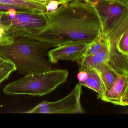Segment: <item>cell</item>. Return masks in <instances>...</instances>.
<instances>
[{
    "mask_svg": "<svg viewBox=\"0 0 128 128\" xmlns=\"http://www.w3.org/2000/svg\"><path fill=\"white\" fill-rule=\"evenodd\" d=\"M42 14L46 26L28 37L52 47L77 42L89 44L102 34V23L95 6L82 1L62 4L54 11Z\"/></svg>",
    "mask_w": 128,
    "mask_h": 128,
    "instance_id": "6da1fadb",
    "label": "cell"
},
{
    "mask_svg": "<svg viewBox=\"0 0 128 128\" xmlns=\"http://www.w3.org/2000/svg\"><path fill=\"white\" fill-rule=\"evenodd\" d=\"M52 47L48 42L22 36L15 38L11 44L0 46V56L12 62L21 74L42 73L52 69L45 57Z\"/></svg>",
    "mask_w": 128,
    "mask_h": 128,
    "instance_id": "7a4b0ae2",
    "label": "cell"
},
{
    "mask_svg": "<svg viewBox=\"0 0 128 128\" xmlns=\"http://www.w3.org/2000/svg\"><path fill=\"white\" fill-rule=\"evenodd\" d=\"M66 70H52L42 73L31 74L8 84L3 89L10 95H27L42 96L51 92L67 80Z\"/></svg>",
    "mask_w": 128,
    "mask_h": 128,
    "instance_id": "3957f363",
    "label": "cell"
},
{
    "mask_svg": "<svg viewBox=\"0 0 128 128\" xmlns=\"http://www.w3.org/2000/svg\"><path fill=\"white\" fill-rule=\"evenodd\" d=\"M47 21L42 13L18 11L12 9L0 20L4 35L14 38L33 35L45 28Z\"/></svg>",
    "mask_w": 128,
    "mask_h": 128,
    "instance_id": "277c9868",
    "label": "cell"
},
{
    "mask_svg": "<svg viewBox=\"0 0 128 128\" xmlns=\"http://www.w3.org/2000/svg\"><path fill=\"white\" fill-rule=\"evenodd\" d=\"M82 85L77 84L72 91L66 97L58 101L49 102L44 100L34 108L24 112L27 114H83L81 104Z\"/></svg>",
    "mask_w": 128,
    "mask_h": 128,
    "instance_id": "5b68a950",
    "label": "cell"
},
{
    "mask_svg": "<svg viewBox=\"0 0 128 128\" xmlns=\"http://www.w3.org/2000/svg\"><path fill=\"white\" fill-rule=\"evenodd\" d=\"M102 25L101 36L104 38L128 16V7L107 1L95 6Z\"/></svg>",
    "mask_w": 128,
    "mask_h": 128,
    "instance_id": "8992f818",
    "label": "cell"
},
{
    "mask_svg": "<svg viewBox=\"0 0 128 128\" xmlns=\"http://www.w3.org/2000/svg\"><path fill=\"white\" fill-rule=\"evenodd\" d=\"M88 44L84 42H77L56 47L48 52V60L56 64L60 60L77 62L82 58Z\"/></svg>",
    "mask_w": 128,
    "mask_h": 128,
    "instance_id": "52a82bcc",
    "label": "cell"
},
{
    "mask_svg": "<svg viewBox=\"0 0 128 128\" xmlns=\"http://www.w3.org/2000/svg\"><path fill=\"white\" fill-rule=\"evenodd\" d=\"M128 74L118 76L114 84L105 90L100 98L106 102L115 105L126 106L128 105Z\"/></svg>",
    "mask_w": 128,
    "mask_h": 128,
    "instance_id": "ba28073f",
    "label": "cell"
},
{
    "mask_svg": "<svg viewBox=\"0 0 128 128\" xmlns=\"http://www.w3.org/2000/svg\"><path fill=\"white\" fill-rule=\"evenodd\" d=\"M109 53V48L106 42L98 52L92 55L83 56L77 61L79 71L95 68L102 64L107 62Z\"/></svg>",
    "mask_w": 128,
    "mask_h": 128,
    "instance_id": "9c48e42d",
    "label": "cell"
},
{
    "mask_svg": "<svg viewBox=\"0 0 128 128\" xmlns=\"http://www.w3.org/2000/svg\"><path fill=\"white\" fill-rule=\"evenodd\" d=\"M0 3L12 6L18 11L41 13L47 10L46 4L32 0H0Z\"/></svg>",
    "mask_w": 128,
    "mask_h": 128,
    "instance_id": "30bf717a",
    "label": "cell"
},
{
    "mask_svg": "<svg viewBox=\"0 0 128 128\" xmlns=\"http://www.w3.org/2000/svg\"><path fill=\"white\" fill-rule=\"evenodd\" d=\"M128 57L118 51L110 52L107 65L118 76L128 74Z\"/></svg>",
    "mask_w": 128,
    "mask_h": 128,
    "instance_id": "8fae6325",
    "label": "cell"
},
{
    "mask_svg": "<svg viewBox=\"0 0 128 128\" xmlns=\"http://www.w3.org/2000/svg\"><path fill=\"white\" fill-rule=\"evenodd\" d=\"M85 71H86L88 75L87 78L84 81L79 83L82 86L86 87L96 92L98 94V98L99 99L105 91L100 76L94 68L88 69Z\"/></svg>",
    "mask_w": 128,
    "mask_h": 128,
    "instance_id": "7c38bea8",
    "label": "cell"
},
{
    "mask_svg": "<svg viewBox=\"0 0 128 128\" xmlns=\"http://www.w3.org/2000/svg\"><path fill=\"white\" fill-rule=\"evenodd\" d=\"M107 62L102 64L94 68L98 72L105 90L111 88L118 76L108 67Z\"/></svg>",
    "mask_w": 128,
    "mask_h": 128,
    "instance_id": "4fadbf2b",
    "label": "cell"
},
{
    "mask_svg": "<svg viewBox=\"0 0 128 128\" xmlns=\"http://www.w3.org/2000/svg\"><path fill=\"white\" fill-rule=\"evenodd\" d=\"M16 71L14 64L10 60H6L0 63V81L2 82L8 78L11 73Z\"/></svg>",
    "mask_w": 128,
    "mask_h": 128,
    "instance_id": "5bb4252c",
    "label": "cell"
},
{
    "mask_svg": "<svg viewBox=\"0 0 128 128\" xmlns=\"http://www.w3.org/2000/svg\"><path fill=\"white\" fill-rule=\"evenodd\" d=\"M106 42L105 40L100 36L95 41L88 44L83 56H90L96 54L102 49Z\"/></svg>",
    "mask_w": 128,
    "mask_h": 128,
    "instance_id": "9a60e30c",
    "label": "cell"
},
{
    "mask_svg": "<svg viewBox=\"0 0 128 128\" xmlns=\"http://www.w3.org/2000/svg\"><path fill=\"white\" fill-rule=\"evenodd\" d=\"M116 48L120 53L128 55V30L125 31L119 38Z\"/></svg>",
    "mask_w": 128,
    "mask_h": 128,
    "instance_id": "2e32d148",
    "label": "cell"
},
{
    "mask_svg": "<svg viewBox=\"0 0 128 128\" xmlns=\"http://www.w3.org/2000/svg\"><path fill=\"white\" fill-rule=\"evenodd\" d=\"M14 38L11 36H0V46L9 44L13 42Z\"/></svg>",
    "mask_w": 128,
    "mask_h": 128,
    "instance_id": "e0dca14e",
    "label": "cell"
},
{
    "mask_svg": "<svg viewBox=\"0 0 128 128\" xmlns=\"http://www.w3.org/2000/svg\"><path fill=\"white\" fill-rule=\"evenodd\" d=\"M46 11L47 12H52L56 9L59 5L54 1L50 0L47 1L46 2Z\"/></svg>",
    "mask_w": 128,
    "mask_h": 128,
    "instance_id": "ac0fdd59",
    "label": "cell"
},
{
    "mask_svg": "<svg viewBox=\"0 0 128 128\" xmlns=\"http://www.w3.org/2000/svg\"><path fill=\"white\" fill-rule=\"evenodd\" d=\"M88 73L85 70L79 71L78 75V78L79 81V83L84 81L87 78Z\"/></svg>",
    "mask_w": 128,
    "mask_h": 128,
    "instance_id": "d6986e66",
    "label": "cell"
},
{
    "mask_svg": "<svg viewBox=\"0 0 128 128\" xmlns=\"http://www.w3.org/2000/svg\"><path fill=\"white\" fill-rule=\"evenodd\" d=\"M107 1V0H82L83 2L94 6L102 4Z\"/></svg>",
    "mask_w": 128,
    "mask_h": 128,
    "instance_id": "ffe728a7",
    "label": "cell"
},
{
    "mask_svg": "<svg viewBox=\"0 0 128 128\" xmlns=\"http://www.w3.org/2000/svg\"><path fill=\"white\" fill-rule=\"evenodd\" d=\"M50 0L55 1L58 4L59 6L62 5V4H66L69 3L71 2H74V1H82V0H47L46 2L50 1Z\"/></svg>",
    "mask_w": 128,
    "mask_h": 128,
    "instance_id": "44dd1931",
    "label": "cell"
},
{
    "mask_svg": "<svg viewBox=\"0 0 128 128\" xmlns=\"http://www.w3.org/2000/svg\"><path fill=\"white\" fill-rule=\"evenodd\" d=\"M107 1L111 2L120 4L128 7V0H107Z\"/></svg>",
    "mask_w": 128,
    "mask_h": 128,
    "instance_id": "7402d4cb",
    "label": "cell"
},
{
    "mask_svg": "<svg viewBox=\"0 0 128 128\" xmlns=\"http://www.w3.org/2000/svg\"><path fill=\"white\" fill-rule=\"evenodd\" d=\"M5 36L4 30L0 26V36Z\"/></svg>",
    "mask_w": 128,
    "mask_h": 128,
    "instance_id": "603a6c76",
    "label": "cell"
},
{
    "mask_svg": "<svg viewBox=\"0 0 128 128\" xmlns=\"http://www.w3.org/2000/svg\"><path fill=\"white\" fill-rule=\"evenodd\" d=\"M32 0L36 1V2H40L46 4V0Z\"/></svg>",
    "mask_w": 128,
    "mask_h": 128,
    "instance_id": "cb8c5ba5",
    "label": "cell"
},
{
    "mask_svg": "<svg viewBox=\"0 0 128 128\" xmlns=\"http://www.w3.org/2000/svg\"><path fill=\"white\" fill-rule=\"evenodd\" d=\"M6 12H0V20L1 19L3 16L6 13Z\"/></svg>",
    "mask_w": 128,
    "mask_h": 128,
    "instance_id": "d4e9b609",
    "label": "cell"
},
{
    "mask_svg": "<svg viewBox=\"0 0 128 128\" xmlns=\"http://www.w3.org/2000/svg\"><path fill=\"white\" fill-rule=\"evenodd\" d=\"M6 59L5 58H3L1 57V56H0V63L2 62H3L6 60Z\"/></svg>",
    "mask_w": 128,
    "mask_h": 128,
    "instance_id": "484cf974",
    "label": "cell"
},
{
    "mask_svg": "<svg viewBox=\"0 0 128 128\" xmlns=\"http://www.w3.org/2000/svg\"><path fill=\"white\" fill-rule=\"evenodd\" d=\"M2 83V82L0 81V84H1V83Z\"/></svg>",
    "mask_w": 128,
    "mask_h": 128,
    "instance_id": "4316f807",
    "label": "cell"
},
{
    "mask_svg": "<svg viewBox=\"0 0 128 128\" xmlns=\"http://www.w3.org/2000/svg\"><path fill=\"white\" fill-rule=\"evenodd\" d=\"M46 0V1H47V0Z\"/></svg>",
    "mask_w": 128,
    "mask_h": 128,
    "instance_id": "83f0119b",
    "label": "cell"
}]
</instances>
